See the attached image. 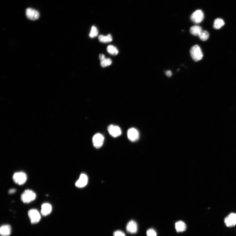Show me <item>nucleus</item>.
<instances>
[{
  "label": "nucleus",
  "mask_w": 236,
  "mask_h": 236,
  "mask_svg": "<svg viewBox=\"0 0 236 236\" xmlns=\"http://www.w3.org/2000/svg\"><path fill=\"white\" fill-rule=\"evenodd\" d=\"M28 215L32 224L38 222L41 219V215L38 211L35 209H32L29 211Z\"/></svg>",
  "instance_id": "nucleus-4"
},
{
  "label": "nucleus",
  "mask_w": 236,
  "mask_h": 236,
  "mask_svg": "<svg viewBox=\"0 0 236 236\" xmlns=\"http://www.w3.org/2000/svg\"><path fill=\"white\" fill-rule=\"evenodd\" d=\"M107 50L108 53L113 55H116L118 52L117 48L112 45H110L108 46L107 47Z\"/></svg>",
  "instance_id": "nucleus-19"
},
{
  "label": "nucleus",
  "mask_w": 236,
  "mask_h": 236,
  "mask_svg": "<svg viewBox=\"0 0 236 236\" xmlns=\"http://www.w3.org/2000/svg\"><path fill=\"white\" fill-rule=\"evenodd\" d=\"M26 15L27 18L32 21H35L39 17V12L31 8H28L26 9Z\"/></svg>",
  "instance_id": "nucleus-7"
},
{
  "label": "nucleus",
  "mask_w": 236,
  "mask_h": 236,
  "mask_svg": "<svg viewBox=\"0 0 236 236\" xmlns=\"http://www.w3.org/2000/svg\"><path fill=\"white\" fill-rule=\"evenodd\" d=\"M16 190L15 189H11L9 191V193L10 194H13L15 192Z\"/></svg>",
  "instance_id": "nucleus-27"
},
{
  "label": "nucleus",
  "mask_w": 236,
  "mask_h": 236,
  "mask_svg": "<svg viewBox=\"0 0 236 236\" xmlns=\"http://www.w3.org/2000/svg\"><path fill=\"white\" fill-rule=\"evenodd\" d=\"M200 39L203 41H206L209 37V34L205 30H202L198 35Z\"/></svg>",
  "instance_id": "nucleus-20"
},
{
  "label": "nucleus",
  "mask_w": 236,
  "mask_h": 236,
  "mask_svg": "<svg viewBox=\"0 0 236 236\" xmlns=\"http://www.w3.org/2000/svg\"><path fill=\"white\" fill-rule=\"evenodd\" d=\"M108 130L110 134L113 137L119 136L121 134V131L118 126L111 125L108 127Z\"/></svg>",
  "instance_id": "nucleus-9"
},
{
  "label": "nucleus",
  "mask_w": 236,
  "mask_h": 236,
  "mask_svg": "<svg viewBox=\"0 0 236 236\" xmlns=\"http://www.w3.org/2000/svg\"><path fill=\"white\" fill-rule=\"evenodd\" d=\"M105 58V55L103 54H100L99 55V59L100 61Z\"/></svg>",
  "instance_id": "nucleus-26"
},
{
  "label": "nucleus",
  "mask_w": 236,
  "mask_h": 236,
  "mask_svg": "<svg viewBox=\"0 0 236 236\" xmlns=\"http://www.w3.org/2000/svg\"><path fill=\"white\" fill-rule=\"evenodd\" d=\"M11 228L9 225H3L0 228V234L2 236H9L11 234Z\"/></svg>",
  "instance_id": "nucleus-13"
},
{
  "label": "nucleus",
  "mask_w": 236,
  "mask_h": 236,
  "mask_svg": "<svg viewBox=\"0 0 236 236\" xmlns=\"http://www.w3.org/2000/svg\"><path fill=\"white\" fill-rule=\"evenodd\" d=\"M88 178L87 175L84 174L80 175L79 179L75 183L76 186L81 188L85 187L88 183Z\"/></svg>",
  "instance_id": "nucleus-11"
},
{
  "label": "nucleus",
  "mask_w": 236,
  "mask_h": 236,
  "mask_svg": "<svg viewBox=\"0 0 236 236\" xmlns=\"http://www.w3.org/2000/svg\"><path fill=\"white\" fill-rule=\"evenodd\" d=\"M175 228L178 232H181L186 229V225L182 221H179L175 223Z\"/></svg>",
  "instance_id": "nucleus-15"
},
{
  "label": "nucleus",
  "mask_w": 236,
  "mask_h": 236,
  "mask_svg": "<svg viewBox=\"0 0 236 236\" xmlns=\"http://www.w3.org/2000/svg\"><path fill=\"white\" fill-rule=\"evenodd\" d=\"M98 34V32L96 27L93 26L91 27L90 33L89 34L90 38H93L97 36Z\"/></svg>",
  "instance_id": "nucleus-22"
},
{
  "label": "nucleus",
  "mask_w": 236,
  "mask_h": 236,
  "mask_svg": "<svg viewBox=\"0 0 236 236\" xmlns=\"http://www.w3.org/2000/svg\"><path fill=\"white\" fill-rule=\"evenodd\" d=\"M190 53L192 58L195 62L200 61L203 57L201 48L197 45H195L191 48Z\"/></svg>",
  "instance_id": "nucleus-1"
},
{
  "label": "nucleus",
  "mask_w": 236,
  "mask_h": 236,
  "mask_svg": "<svg viewBox=\"0 0 236 236\" xmlns=\"http://www.w3.org/2000/svg\"><path fill=\"white\" fill-rule=\"evenodd\" d=\"M126 229L128 232L131 234H135L138 231V226L136 222L131 221L128 223Z\"/></svg>",
  "instance_id": "nucleus-12"
},
{
  "label": "nucleus",
  "mask_w": 236,
  "mask_h": 236,
  "mask_svg": "<svg viewBox=\"0 0 236 236\" xmlns=\"http://www.w3.org/2000/svg\"><path fill=\"white\" fill-rule=\"evenodd\" d=\"M105 138L101 134H97L94 135L93 138V143L95 147L97 149L99 148L103 145Z\"/></svg>",
  "instance_id": "nucleus-6"
},
{
  "label": "nucleus",
  "mask_w": 236,
  "mask_h": 236,
  "mask_svg": "<svg viewBox=\"0 0 236 236\" xmlns=\"http://www.w3.org/2000/svg\"><path fill=\"white\" fill-rule=\"evenodd\" d=\"M36 195L33 191L27 190L23 192L21 195V200L24 203H28L34 201Z\"/></svg>",
  "instance_id": "nucleus-2"
},
{
  "label": "nucleus",
  "mask_w": 236,
  "mask_h": 236,
  "mask_svg": "<svg viewBox=\"0 0 236 236\" xmlns=\"http://www.w3.org/2000/svg\"><path fill=\"white\" fill-rule=\"evenodd\" d=\"M98 39L99 42L104 43H109L112 41L113 40L112 37L110 34L107 36L100 35L99 36Z\"/></svg>",
  "instance_id": "nucleus-17"
},
{
  "label": "nucleus",
  "mask_w": 236,
  "mask_h": 236,
  "mask_svg": "<svg viewBox=\"0 0 236 236\" xmlns=\"http://www.w3.org/2000/svg\"><path fill=\"white\" fill-rule=\"evenodd\" d=\"M27 179L26 175L23 172L15 173L13 176L14 181L19 185H22L25 183Z\"/></svg>",
  "instance_id": "nucleus-3"
},
{
  "label": "nucleus",
  "mask_w": 236,
  "mask_h": 236,
  "mask_svg": "<svg viewBox=\"0 0 236 236\" xmlns=\"http://www.w3.org/2000/svg\"><path fill=\"white\" fill-rule=\"evenodd\" d=\"M52 211V207L50 204L45 203L42 206L41 213L44 216H46L50 214Z\"/></svg>",
  "instance_id": "nucleus-14"
},
{
  "label": "nucleus",
  "mask_w": 236,
  "mask_h": 236,
  "mask_svg": "<svg viewBox=\"0 0 236 236\" xmlns=\"http://www.w3.org/2000/svg\"><path fill=\"white\" fill-rule=\"evenodd\" d=\"M202 31L201 27L196 25L191 27L190 30L191 34L195 36H198Z\"/></svg>",
  "instance_id": "nucleus-16"
},
{
  "label": "nucleus",
  "mask_w": 236,
  "mask_h": 236,
  "mask_svg": "<svg viewBox=\"0 0 236 236\" xmlns=\"http://www.w3.org/2000/svg\"><path fill=\"white\" fill-rule=\"evenodd\" d=\"M147 236H157L156 232L153 229H150L147 231Z\"/></svg>",
  "instance_id": "nucleus-23"
},
{
  "label": "nucleus",
  "mask_w": 236,
  "mask_h": 236,
  "mask_svg": "<svg viewBox=\"0 0 236 236\" xmlns=\"http://www.w3.org/2000/svg\"><path fill=\"white\" fill-rule=\"evenodd\" d=\"M225 225L228 227H232L236 225V214L231 213L224 220Z\"/></svg>",
  "instance_id": "nucleus-10"
},
{
  "label": "nucleus",
  "mask_w": 236,
  "mask_h": 236,
  "mask_svg": "<svg viewBox=\"0 0 236 236\" xmlns=\"http://www.w3.org/2000/svg\"><path fill=\"white\" fill-rule=\"evenodd\" d=\"M128 138L131 141L135 142L138 139L139 135L138 131L134 128H131L128 130L127 132Z\"/></svg>",
  "instance_id": "nucleus-8"
},
{
  "label": "nucleus",
  "mask_w": 236,
  "mask_h": 236,
  "mask_svg": "<svg viewBox=\"0 0 236 236\" xmlns=\"http://www.w3.org/2000/svg\"><path fill=\"white\" fill-rule=\"evenodd\" d=\"M224 24L225 22L222 19L218 18L215 20L213 27L214 29H218L221 28Z\"/></svg>",
  "instance_id": "nucleus-18"
},
{
  "label": "nucleus",
  "mask_w": 236,
  "mask_h": 236,
  "mask_svg": "<svg viewBox=\"0 0 236 236\" xmlns=\"http://www.w3.org/2000/svg\"><path fill=\"white\" fill-rule=\"evenodd\" d=\"M114 236H126L125 233L122 231H117L115 232L114 234Z\"/></svg>",
  "instance_id": "nucleus-24"
},
{
  "label": "nucleus",
  "mask_w": 236,
  "mask_h": 236,
  "mask_svg": "<svg viewBox=\"0 0 236 236\" xmlns=\"http://www.w3.org/2000/svg\"><path fill=\"white\" fill-rule=\"evenodd\" d=\"M165 74L168 77H170L172 75V73L170 71H165Z\"/></svg>",
  "instance_id": "nucleus-25"
},
{
  "label": "nucleus",
  "mask_w": 236,
  "mask_h": 236,
  "mask_svg": "<svg viewBox=\"0 0 236 236\" xmlns=\"http://www.w3.org/2000/svg\"><path fill=\"white\" fill-rule=\"evenodd\" d=\"M112 61L109 58H105L101 61V65L102 67H105L111 65Z\"/></svg>",
  "instance_id": "nucleus-21"
},
{
  "label": "nucleus",
  "mask_w": 236,
  "mask_h": 236,
  "mask_svg": "<svg viewBox=\"0 0 236 236\" xmlns=\"http://www.w3.org/2000/svg\"><path fill=\"white\" fill-rule=\"evenodd\" d=\"M204 18V14L201 10L195 11L191 15V19L194 23L198 24L201 22Z\"/></svg>",
  "instance_id": "nucleus-5"
}]
</instances>
